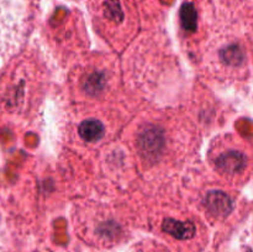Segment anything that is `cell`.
<instances>
[{
  "instance_id": "8",
  "label": "cell",
  "mask_w": 253,
  "mask_h": 252,
  "mask_svg": "<svg viewBox=\"0 0 253 252\" xmlns=\"http://www.w3.org/2000/svg\"><path fill=\"white\" fill-rule=\"evenodd\" d=\"M105 85V78L103 74L100 73H93L86 78L85 84V90L90 94H96L101 90Z\"/></svg>"
},
{
  "instance_id": "1",
  "label": "cell",
  "mask_w": 253,
  "mask_h": 252,
  "mask_svg": "<svg viewBox=\"0 0 253 252\" xmlns=\"http://www.w3.org/2000/svg\"><path fill=\"white\" fill-rule=\"evenodd\" d=\"M138 145L145 155H156L163 147V135L156 127H148L138 138Z\"/></svg>"
},
{
  "instance_id": "5",
  "label": "cell",
  "mask_w": 253,
  "mask_h": 252,
  "mask_svg": "<svg viewBox=\"0 0 253 252\" xmlns=\"http://www.w3.org/2000/svg\"><path fill=\"white\" fill-rule=\"evenodd\" d=\"M79 135L82 136V138L89 141V142L98 141L104 135L103 124L98 120H93V119L83 121L79 126Z\"/></svg>"
},
{
  "instance_id": "6",
  "label": "cell",
  "mask_w": 253,
  "mask_h": 252,
  "mask_svg": "<svg viewBox=\"0 0 253 252\" xmlns=\"http://www.w3.org/2000/svg\"><path fill=\"white\" fill-rule=\"evenodd\" d=\"M180 22H182V26L184 27L185 31L194 32L197 30L198 19L194 5L190 4V2L183 5L182 10H180Z\"/></svg>"
},
{
  "instance_id": "2",
  "label": "cell",
  "mask_w": 253,
  "mask_h": 252,
  "mask_svg": "<svg viewBox=\"0 0 253 252\" xmlns=\"http://www.w3.org/2000/svg\"><path fill=\"white\" fill-rule=\"evenodd\" d=\"M216 165L222 172L234 174L244 169L246 166V157L237 151H229L217 158Z\"/></svg>"
},
{
  "instance_id": "7",
  "label": "cell",
  "mask_w": 253,
  "mask_h": 252,
  "mask_svg": "<svg viewBox=\"0 0 253 252\" xmlns=\"http://www.w3.org/2000/svg\"><path fill=\"white\" fill-rule=\"evenodd\" d=\"M104 14L114 21H121L124 14L120 0H106L105 4H104Z\"/></svg>"
},
{
  "instance_id": "4",
  "label": "cell",
  "mask_w": 253,
  "mask_h": 252,
  "mask_svg": "<svg viewBox=\"0 0 253 252\" xmlns=\"http://www.w3.org/2000/svg\"><path fill=\"white\" fill-rule=\"evenodd\" d=\"M163 230L167 234L177 237L179 240L190 239L195 234V226L190 221H177L173 219H166L163 221Z\"/></svg>"
},
{
  "instance_id": "9",
  "label": "cell",
  "mask_w": 253,
  "mask_h": 252,
  "mask_svg": "<svg viewBox=\"0 0 253 252\" xmlns=\"http://www.w3.org/2000/svg\"><path fill=\"white\" fill-rule=\"evenodd\" d=\"M242 57L244 54L237 46H231L224 51V58L227 63H240L242 61Z\"/></svg>"
},
{
  "instance_id": "3",
  "label": "cell",
  "mask_w": 253,
  "mask_h": 252,
  "mask_svg": "<svg viewBox=\"0 0 253 252\" xmlns=\"http://www.w3.org/2000/svg\"><path fill=\"white\" fill-rule=\"evenodd\" d=\"M207 207L212 214L225 216L232 210V202L227 194L222 192H211L207 195Z\"/></svg>"
}]
</instances>
